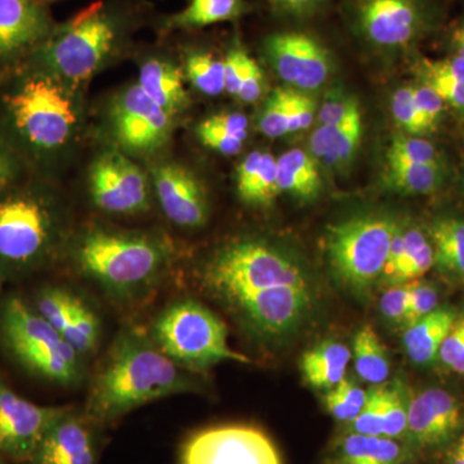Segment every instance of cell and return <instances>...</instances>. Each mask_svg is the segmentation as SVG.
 Segmentation results:
<instances>
[{
  "instance_id": "28",
  "label": "cell",
  "mask_w": 464,
  "mask_h": 464,
  "mask_svg": "<svg viewBox=\"0 0 464 464\" xmlns=\"http://www.w3.org/2000/svg\"><path fill=\"white\" fill-rule=\"evenodd\" d=\"M277 188L302 200L316 198L322 188L316 159L301 149L284 152L277 159Z\"/></svg>"
},
{
  "instance_id": "29",
  "label": "cell",
  "mask_w": 464,
  "mask_h": 464,
  "mask_svg": "<svg viewBox=\"0 0 464 464\" xmlns=\"http://www.w3.org/2000/svg\"><path fill=\"white\" fill-rule=\"evenodd\" d=\"M102 319L90 301L74 293L63 337L88 362L99 353L102 340Z\"/></svg>"
},
{
  "instance_id": "19",
  "label": "cell",
  "mask_w": 464,
  "mask_h": 464,
  "mask_svg": "<svg viewBox=\"0 0 464 464\" xmlns=\"http://www.w3.org/2000/svg\"><path fill=\"white\" fill-rule=\"evenodd\" d=\"M101 431L82 409L69 405L45 433L30 464H99Z\"/></svg>"
},
{
  "instance_id": "37",
  "label": "cell",
  "mask_w": 464,
  "mask_h": 464,
  "mask_svg": "<svg viewBox=\"0 0 464 464\" xmlns=\"http://www.w3.org/2000/svg\"><path fill=\"white\" fill-rule=\"evenodd\" d=\"M389 161L442 167L438 149L427 140L411 134L393 137L387 150V163Z\"/></svg>"
},
{
  "instance_id": "17",
  "label": "cell",
  "mask_w": 464,
  "mask_h": 464,
  "mask_svg": "<svg viewBox=\"0 0 464 464\" xmlns=\"http://www.w3.org/2000/svg\"><path fill=\"white\" fill-rule=\"evenodd\" d=\"M357 26L372 44L402 48L423 29L422 5L418 0H356Z\"/></svg>"
},
{
  "instance_id": "49",
  "label": "cell",
  "mask_w": 464,
  "mask_h": 464,
  "mask_svg": "<svg viewBox=\"0 0 464 464\" xmlns=\"http://www.w3.org/2000/svg\"><path fill=\"white\" fill-rule=\"evenodd\" d=\"M316 105L304 92L293 90L290 99L289 133L301 132L313 124Z\"/></svg>"
},
{
  "instance_id": "23",
  "label": "cell",
  "mask_w": 464,
  "mask_h": 464,
  "mask_svg": "<svg viewBox=\"0 0 464 464\" xmlns=\"http://www.w3.org/2000/svg\"><path fill=\"white\" fill-rule=\"evenodd\" d=\"M240 200L249 207H267L279 195L277 159L270 152H250L241 160L237 172Z\"/></svg>"
},
{
  "instance_id": "35",
  "label": "cell",
  "mask_w": 464,
  "mask_h": 464,
  "mask_svg": "<svg viewBox=\"0 0 464 464\" xmlns=\"http://www.w3.org/2000/svg\"><path fill=\"white\" fill-rule=\"evenodd\" d=\"M366 399L368 393L355 382L344 377L337 386L328 391L324 404L335 420L350 424L364 408Z\"/></svg>"
},
{
  "instance_id": "46",
  "label": "cell",
  "mask_w": 464,
  "mask_h": 464,
  "mask_svg": "<svg viewBox=\"0 0 464 464\" xmlns=\"http://www.w3.org/2000/svg\"><path fill=\"white\" fill-rule=\"evenodd\" d=\"M357 108L360 103L355 97L347 96L341 90L329 92L320 109L319 125L340 123Z\"/></svg>"
},
{
  "instance_id": "26",
  "label": "cell",
  "mask_w": 464,
  "mask_h": 464,
  "mask_svg": "<svg viewBox=\"0 0 464 464\" xmlns=\"http://www.w3.org/2000/svg\"><path fill=\"white\" fill-rule=\"evenodd\" d=\"M350 360V348L341 342L325 341L302 356V373L310 386L331 390L346 377Z\"/></svg>"
},
{
  "instance_id": "52",
  "label": "cell",
  "mask_w": 464,
  "mask_h": 464,
  "mask_svg": "<svg viewBox=\"0 0 464 464\" xmlns=\"http://www.w3.org/2000/svg\"><path fill=\"white\" fill-rule=\"evenodd\" d=\"M246 51L240 47L232 48L225 57V92L231 96L237 97L239 90L241 63Z\"/></svg>"
},
{
  "instance_id": "50",
  "label": "cell",
  "mask_w": 464,
  "mask_h": 464,
  "mask_svg": "<svg viewBox=\"0 0 464 464\" xmlns=\"http://www.w3.org/2000/svg\"><path fill=\"white\" fill-rule=\"evenodd\" d=\"M197 136L206 148L219 152V154L227 155V157L239 154L243 150L244 142H246L243 140L237 139V137L230 136V134L221 132V130L207 127L203 123L198 125Z\"/></svg>"
},
{
  "instance_id": "53",
  "label": "cell",
  "mask_w": 464,
  "mask_h": 464,
  "mask_svg": "<svg viewBox=\"0 0 464 464\" xmlns=\"http://www.w3.org/2000/svg\"><path fill=\"white\" fill-rule=\"evenodd\" d=\"M405 249V237H404V226L400 225L396 228L395 234H393L392 240H391V246L389 250V257H387L386 266H384L383 275H382L381 280L389 284L391 277L395 274L396 268L401 261L402 255H404Z\"/></svg>"
},
{
  "instance_id": "60",
  "label": "cell",
  "mask_w": 464,
  "mask_h": 464,
  "mask_svg": "<svg viewBox=\"0 0 464 464\" xmlns=\"http://www.w3.org/2000/svg\"><path fill=\"white\" fill-rule=\"evenodd\" d=\"M459 441L462 442L463 447H464V435L462 436V438L459 439Z\"/></svg>"
},
{
  "instance_id": "54",
  "label": "cell",
  "mask_w": 464,
  "mask_h": 464,
  "mask_svg": "<svg viewBox=\"0 0 464 464\" xmlns=\"http://www.w3.org/2000/svg\"><path fill=\"white\" fill-rule=\"evenodd\" d=\"M270 2L279 11L295 14V16H302V14H308L315 11L325 0H270Z\"/></svg>"
},
{
  "instance_id": "56",
  "label": "cell",
  "mask_w": 464,
  "mask_h": 464,
  "mask_svg": "<svg viewBox=\"0 0 464 464\" xmlns=\"http://www.w3.org/2000/svg\"><path fill=\"white\" fill-rule=\"evenodd\" d=\"M449 464H464V447L462 442L458 440L456 445L449 450L448 454Z\"/></svg>"
},
{
  "instance_id": "39",
  "label": "cell",
  "mask_w": 464,
  "mask_h": 464,
  "mask_svg": "<svg viewBox=\"0 0 464 464\" xmlns=\"http://www.w3.org/2000/svg\"><path fill=\"white\" fill-rule=\"evenodd\" d=\"M392 115L399 127L411 136L420 137L431 132L415 106L411 87H402L395 92L392 99Z\"/></svg>"
},
{
  "instance_id": "32",
  "label": "cell",
  "mask_w": 464,
  "mask_h": 464,
  "mask_svg": "<svg viewBox=\"0 0 464 464\" xmlns=\"http://www.w3.org/2000/svg\"><path fill=\"white\" fill-rule=\"evenodd\" d=\"M405 249L389 285L420 279L433 267L431 241L417 227H404Z\"/></svg>"
},
{
  "instance_id": "18",
  "label": "cell",
  "mask_w": 464,
  "mask_h": 464,
  "mask_svg": "<svg viewBox=\"0 0 464 464\" xmlns=\"http://www.w3.org/2000/svg\"><path fill=\"white\" fill-rule=\"evenodd\" d=\"M54 26L41 0H0V69L25 61Z\"/></svg>"
},
{
  "instance_id": "44",
  "label": "cell",
  "mask_w": 464,
  "mask_h": 464,
  "mask_svg": "<svg viewBox=\"0 0 464 464\" xmlns=\"http://www.w3.org/2000/svg\"><path fill=\"white\" fill-rule=\"evenodd\" d=\"M442 364L464 374V315L456 320L439 353Z\"/></svg>"
},
{
  "instance_id": "51",
  "label": "cell",
  "mask_w": 464,
  "mask_h": 464,
  "mask_svg": "<svg viewBox=\"0 0 464 464\" xmlns=\"http://www.w3.org/2000/svg\"><path fill=\"white\" fill-rule=\"evenodd\" d=\"M200 123L213 128V130L230 134L243 141H246L248 139L249 121L246 115L240 114V112H221V114L204 119Z\"/></svg>"
},
{
  "instance_id": "43",
  "label": "cell",
  "mask_w": 464,
  "mask_h": 464,
  "mask_svg": "<svg viewBox=\"0 0 464 464\" xmlns=\"http://www.w3.org/2000/svg\"><path fill=\"white\" fill-rule=\"evenodd\" d=\"M265 93V76L258 63L249 56L244 54L241 63L240 83L237 99L244 103H255L262 99Z\"/></svg>"
},
{
  "instance_id": "45",
  "label": "cell",
  "mask_w": 464,
  "mask_h": 464,
  "mask_svg": "<svg viewBox=\"0 0 464 464\" xmlns=\"http://www.w3.org/2000/svg\"><path fill=\"white\" fill-rule=\"evenodd\" d=\"M408 299L409 283L390 285L380 299L382 315L392 325L404 326Z\"/></svg>"
},
{
  "instance_id": "2",
  "label": "cell",
  "mask_w": 464,
  "mask_h": 464,
  "mask_svg": "<svg viewBox=\"0 0 464 464\" xmlns=\"http://www.w3.org/2000/svg\"><path fill=\"white\" fill-rule=\"evenodd\" d=\"M84 109L81 88L25 63L0 72V137L30 174L48 176L79 139Z\"/></svg>"
},
{
  "instance_id": "20",
  "label": "cell",
  "mask_w": 464,
  "mask_h": 464,
  "mask_svg": "<svg viewBox=\"0 0 464 464\" xmlns=\"http://www.w3.org/2000/svg\"><path fill=\"white\" fill-rule=\"evenodd\" d=\"M462 424L457 399L441 389H427L408 402V435L418 448L435 449L453 440Z\"/></svg>"
},
{
  "instance_id": "22",
  "label": "cell",
  "mask_w": 464,
  "mask_h": 464,
  "mask_svg": "<svg viewBox=\"0 0 464 464\" xmlns=\"http://www.w3.org/2000/svg\"><path fill=\"white\" fill-rule=\"evenodd\" d=\"M183 70L164 58H150L140 69L139 82L143 92L170 115L181 114L190 103L185 88Z\"/></svg>"
},
{
  "instance_id": "4",
  "label": "cell",
  "mask_w": 464,
  "mask_h": 464,
  "mask_svg": "<svg viewBox=\"0 0 464 464\" xmlns=\"http://www.w3.org/2000/svg\"><path fill=\"white\" fill-rule=\"evenodd\" d=\"M72 230L51 177L27 174L0 192V276L21 283L61 265Z\"/></svg>"
},
{
  "instance_id": "11",
  "label": "cell",
  "mask_w": 464,
  "mask_h": 464,
  "mask_svg": "<svg viewBox=\"0 0 464 464\" xmlns=\"http://www.w3.org/2000/svg\"><path fill=\"white\" fill-rule=\"evenodd\" d=\"M314 304V288L283 286L241 299L226 311L253 340L268 344L298 331Z\"/></svg>"
},
{
  "instance_id": "34",
  "label": "cell",
  "mask_w": 464,
  "mask_h": 464,
  "mask_svg": "<svg viewBox=\"0 0 464 464\" xmlns=\"http://www.w3.org/2000/svg\"><path fill=\"white\" fill-rule=\"evenodd\" d=\"M185 78L198 91L209 97H217L225 92L224 61L217 60L206 52H192L186 58Z\"/></svg>"
},
{
  "instance_id": "6",
  "label": "cell",
  "mask_w": 464,
  "mask_h": 464,
  "mask_svg": "<svg viewBox=\"0 0 464 464\" xmlns=\"http://www.w3.org/2000/svg\"><path fill=\"white\" fill-rule=\"evenodd\" d=\"M0 350L26 373L56 386L72 389L88 377L90 362L20 293L0 301Z\"/></svg>"
},
{
  "instance_id": "15",
  "label": "cell",
  "mask_w": 464,
  "mask_h": 464,
  "mask_svg": "<svg viewBox=\"0 0 464 464\" xmlns=\"http://www.w3.org/2000/svg\"><path fill=\"white\" fill-rule=\"evenodd\" d=\"M265 52L276 74L293 90H319L332 74L331 53L310 34H273L265 41Z\"/></svg>"
},
{
  "instance_id": "59",
  "label": "cell",
  "mask_w": 464,
  "mask_h": 464,
  "mask_svg": "<svg viewBox=\"0 0 464 464\" xmlns=\"http://www.w3.org/2000/svg\"><path fill=\"white\" fill-rule=\"evenodd\" d=\"M42 3H44V5H47V3L52 2V0H41Z\"/></svg>"
},
{
  "instance_id": "33",
  "label": "cell",
  "mask_w": 464,
  "mask_h": 464,
  "mask_svg": "<svg viewBox=\"0 0 464 464\" xmlns=\"http://www.w3.org/2000/svg\"><path fill=\"white\" fill-rule=\"evenodd\" d=\"M389 183L396 191L409 195H430L444 181L442 167L389 161Z\"/></svg>"
},
{
  "instance_id": "10",
  "label": "cell",
  "mask_w": 464,
  "mask_h": 464,
  "mask_svg": "<svg viewBox=\"0 0 464 464\" xmlns=\"http://www.w3.org/2000/svg\"><path fill=\"white\" fill-rule=\"evenodd\" d=\"M108 127L115 149L130 157H148L170 141L174 116L150 99L139 83H134L112 100Z\"/></svg>"
},
{
  "instance_id": "48",
  "label": "cell",
  "mask_w": 464,
  "mask_h": 464,
  "mask_svg": "<svg viewBox=\"0 0 464 464\" xmlns=\"http://www.w3.org/2000/svg\"><path fill=\"white\" fill-rule=\"evenodd\" d=\"M29 173L25 164L0 137V192L21 181Z\"/></svg>"
},
{
  "instance_id": "3",
  "label": "cell",
  "mask_w": 464,
  "mask_h": 464,
  "mask_svg": "<svg viewBox=\"0 0 464 464\" xmlns=\"http://www.w3.org/2000/svg\"><path fill=\"white\" fill-rule=\"evenodd\" d=\"M201 390V374L176 364L146 328L125 325L94 371L82 411L105 429L140 406Z\"/></svg>"
},
{
  "instance_id": "24",
  "label": "cell",
  "mask_w": 464,
  "mask_h": 464,
  "mask_svg": "<svg viewBox=\"0 0 464 464\" xmlns=\"http://www.w3.org/2000/svg\"><path fill=\"white\" fill-rule=\"evenodd\" d=\"M456 320L454 310L438 307L430 315L405 328L402 342L409 359L418 365H429L435 362L442 342Z\"/></svg>"
},
{
  "instance_id": "36",
  "label": "cell",
  "mask_w": 464,
  "mask_h": 464,
  "mask_svg": "<svg viewBox=\"0 0 464 464\" xmlns=\"http://www.w3.org/2000/svg\"><path fill=\"white\" fill-rule=\"evenodd\" d=\"M290 99L292 88H276L262 106L258 127L268 139H279L290 134Z\"/></svg>"
},
{
  "instance_id": "27",
  "label": "cell",
  "mask_w": 464,
  "mask_h": 464,
  "mask_svg": "<svg viewBox=\"0 0 464 464\" xmlns=\"http://www.w3.org/2000/svg\"><path fill=\"white\" fill-rule=\"evenodd\" d=\"M408 453L398 440L348 432L335 453L337 464H404Z\"/></svg>"
},
{
  "instance_id": "47",
  "label": "cell",
  "mask_w": 464,
  "mask_h": 464,
  "mask_svg": "<svg viewBox=\"0 0 464 464\" xmlns=\"http://www.w3.org/2000/svg\"><path fill=\"white\" fill-rule=\"evenodd\" d=\"M411 91H413L415 106L432 132L441 121L445 106L444 100L440 97L438 92L433 91L429 85H415V87H411Z\"/></svg>"
},
{
  "instance_id": "58",
  "label": "cell",
  "mask_w": 464,
  "mask_h": 464,
  "mask_svg": "<svg viewBox=\"0 0 464 464\" xmlns=\"http://www.w3.org/2000/svg\"><path fill=\"white\" fill-rule=\"evenodd\" d=\"M0 464H18V463L11 462V460L5 459V458L0 457Z\"/></svg>"
},
{
  "instance_id": "5",
  "label": "cell",
  "mask_w": 464,
  "mask_h": 464,
  "mask_svg": "<svg viewBox=\"0 0 464 464\" xmlns=\"http://www.w3.org/2000/svg\"><path fill=\"white\" fill-rule=\"evenodd\" d=\"M192 282L227 310L241 299L274 288H313L306 268L265 237L241 235L192 266Z\"/></svg>"
},
{
  "instance_id": "7",
  "label": "cell",
  "mask_w": 464,
  "mask_h": 464,
  "mask_svg": "<svg viewBox=\"0 0 464 464\" xmlns=\"http://www.w3.org/2000/svg\"><path fill=\"white\" fill-rule=\"evenodd\" d=\"M121 25L103 5L93 3L56 25L45 41L23 63L82 88L99 74L119 47Z\"/></svg>"
},
{
  "instance_id": "1",
  "label": "cell",
  "mask_w": 464,
  "mask_h": 464,
  "mask_svg": "<svg viewBox=\"0 0 464 464\" xmlns=\"http://www.w3.org/2000/svg\"><path fill=\"white\" fill-rule=\"evenodd\" d=\"M176 258V246L164 231L88 222L72 230L61 264L112 306L133 311L158 295Z\"/></svg>"
},
{
  "instance_id": "25",
  "label": "cell",
  "mask_w": 464,
  "mask_h": 464,
  "mask_svg": "<svg viewBox=\"0 0 464 464\" xmlns=\"http://www.w3.org/2000/svg\"><path fill=\"white\" fill-rule=\"evenodd\" d=\"M433 266L451 282L464 285V221L438 218L430 226Z\"/></svg>"
},
{
  "instance_id": "13",
  "label": "cell",
  "mask_w": 464,
  "mask_h": 464,
  "mask_svg": "<svg viewBox=\"0 0 464 464\" xmlns=\"http://www.w3.org/2000/svg\"><path fill=\"white\" fill-rule=\"evenodd\" d=\"M181 464H283L273 440L248 424H224L194 433L183 445Z\"/></svg>"
},
{
  "instance_id": "21",
  "label": "cell",
  "mask_w": 464,
  "mask_h": 464,
  "mask_svg": "<svg viewBox=\"0 0 464 464\" xmlns=\"http://www.w3.org/2000/svg\"><path fill=\"white\" fill-rule=\"evenodd\" d=\"M362 137V109L335 124L319 125L311 134V155L332 168H343L355 158Z\"/></svg>"
},
{
  "instance_id": "8",
  "label": "cell",
  "mask_w": 464,
  "mask_h": 464,
  "mask_svg": "<svg viewBox=\"0 0 464 464\" xmlns=\"http://www.w3.org/2000/svg\"><path fill=\"white\" fill-rule=\"evenodd\" d=\"M150 337L176 364L203 374L218 362L249 364L227 341V326L221 317L197 298L174 297L155 314L148 328Z\"/></svg>"
},
{
  "instance_id": "14",
  "label": "cell",
  "mask_w": 464,
  "mask_h": 464,
  "mask_svg": "<svg viewBox=\"0 0 464 464\" xmlns=\"http://www.w3.org/2000/svg\"><path fill=\"white\" fill-rule=\"evenodd\" d=\"M67 408L34 404L0 378V457L30 464L45 433Z\"/></svg>"
},
{
  "instance_id": "12",
  "label": "cell",
  "mask_w": 464,
  "mask_h": 464,
  "mask_svg": "<svg viewBox=\"0 0 464 464\" xmlns=\"http://www.w3.org/2000/svg\"><path fill=\"white\" fill-rule=\"evenodd\" d=\"M93 206L111 216H134L151 206V179L121 150L110 149L94 159L88 173Z\"/></svg>"
},
{
  "instance_id": "30",
  "label": "cell",
  "mask_w": 464,
  "mask_h": 464,
  "mask_svg": "<svg viewBox=\"0 0 464 464\" xmlns=\"http://www.w3.org/2000/svg\"><path fill=\"white\" fill-rule=\"evenodd\" d=\"M246 12V0H191L188 7L168 18L164 29H199L237 20Z\"/></svg>"
},
{
  "instance_id": "38",
  "label": "cell",
  "mask_w": 464,
  "mask_h": 464,
  "mask_svg": "<svg viewBox=\"0 0 464 464\" xmlns=\"http://www.w3.org/2000/svg\"><path fill=\"white\" fill-rule=\"evenodd\" d=\"M408 402L400 386L384 387L382 436L399 440L408 435Z\"/></svg>"
},
{
  "instance_id": "9",
  "label": "cell",
  "mask_w": 464,
  "mask_h": 464,
  "mask_svg": "<svg viewBox=\"0 0 464 464\" xmlns=\"http://www.w3.org/2000/svg\"><path fill=\"white\" fill-rule=\"evenodd\" d=\"M398 226L395 219L382 215L350 217L332 225L325 246L337 279L356 293L380 282Z\"/></svg>"
},
{
  "instance_id": "55",
  "label": "cell",
  "mask_w": 464,
  "mask_h": 464,
  "mask_svg": "<svg viewBox=\"0 0 464 464\" xmlns=\"http://www.w3.org/2000/svg\"><path fill=\"white\" fill-rule=\"evenodd\" d=\"M451 44H453L457 56L464 58V21L454 29Z\"/></svg>"
},
{
  "instance_id": "31",
  "label": "cell",
  "mask_w": 464,
  "mask_h": 464,
  "mask_svg": "<svg viewBox=\"0 0 464 464\" xmlns=\"http://www.w3.org/2000/svg\"><path fill=\"white\" fill-rule=\"evenodd\" d=\"M353 353L357 374L362 381L375 386L386 382L390 375L389 353L373 328L365 325L357 332Z\"/></svg>"
},
{
  "instance_id": "16",
  "label": "cell",
  "mask_w": 464,
  "mask_h": 464,
  "mask_svg": "<svg viewBox=\"0 0 464 464\" xmlns=\"http://www.w3.org/2000/svg\"><path fill=\"white\" fill-rule=\"evenodd\" d=\"M161 212L170 224L186 230L203 227L209 218L206 188L197 174L176 161H161L150 170Z\"/></svg>"
},
{
  "instance_id": "41",
  "label": "cell",
  "mask_w": 464,
  "mask_h": 464,
  "mask_svg": "<svg viewBox=\"0 0 464 464\" xmlns=\"http://www.w3.org/2000/svg\"><path fill=\"white\" fill-rule=\"evenodd\" d=\"M438 307L439 295L435 286L429 283L420 282V280L409 283V299L404 328H408L418 320L430 315Z\"/></svg>"
},
{
  "instance_id": "57",
  "label": "cell",
  "mask_w": 464,
  "mask_h": 464,
  "mask_svg": "<svg viewBox=\"0 0 464 464\" xmlns=\"http://www.w3.org/2000/svg\"><path fill=\"white\" fill-rule=\"evenodd\" d=\"M5 280H3L2 276H0V301H2V297H3L2 290H3V285H5Z\"/></svg>"
},
{
  "instance_id": "42",
  "label": "cell",
  "mask_w": 464,
  "mask_h": 464,
  "mask_svg": "<svg viewBox=\"0 0 464 464\" xmlns=\"http://www.w3.org/2000/svg\"><path fill=\"white\" fill-rule=\"evenodd\" d=\"M414 72L420 84L429 85L447 105L464 112V76L440 75L420 69Z\"/></svg>"
},
{
  "instance_id": "40",
  "label": "cell",
  "mask_w": 464,
  "mask_h": 464,
  "mask_svg": "<svg viewBox=\"0 0 464 464\" xmlns=\"http://www.w3.org/2000/svg\"><path fill=\"white\" fill-rule=\"evenodd\" d=\"M384 387H377L368 393L364 408L348 424V432L365 436H382L383 423Z\"/></svg>"
}]
</instances>
